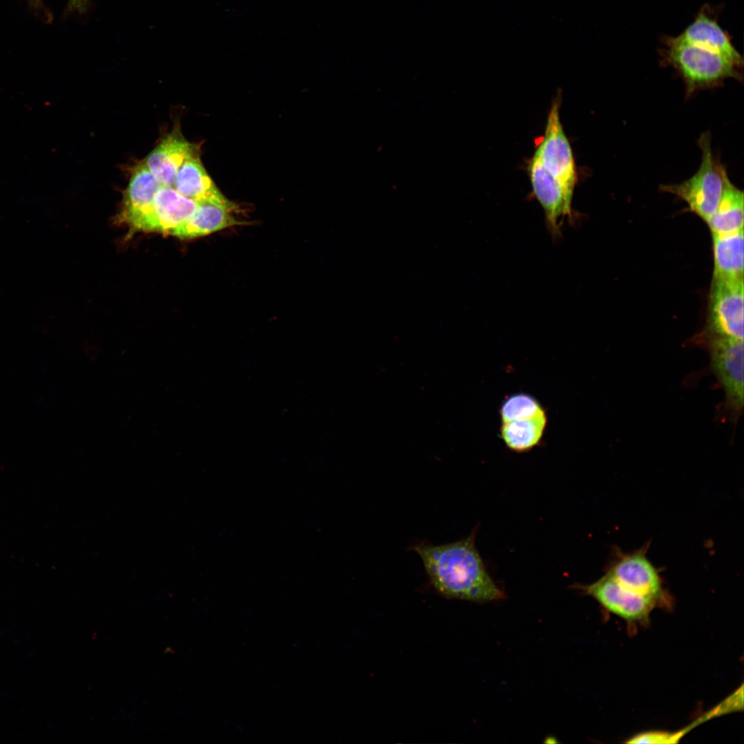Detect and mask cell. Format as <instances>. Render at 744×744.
Returning a JSON list of instances; mask_svg holds the SVG:
<instances>
[{"label": "cell", "mask_w": 744, "mask_h": 744, "mask_svg": "<svg viewBox=\"0 0 744 744\" xmlns=\"http://www.w3.org/2000/svg\"><path fill=\"white\" fill-rule=\"evenodd\" d=\"M475 533L452 543L413 546L433 588L442 596L477 603L502 599L503 591L486 570L475 545Z\"/></svg>", "instance_id": "cell-1"}, {"label": "cell", "mask_w": 744, "mask_h": 744, "mask_svg": "<svg viewBox=\"0 0 744 744\" xmlns=\"http://www.w3.org/2000/svg\"><path fill=\"white\" fill-rule=\"evenodd\" d=\"M661 41V64L678 73L688 97L697 91L721 85L727 79H743V67L716 52L679 41L674 37L665 35Z\"/></svg>", "instance_id": "cell-2"}, {"label": "cell", "mask_w": 744, "mask_h": 744, "mask_svg": "<svg viewBox=\"0 0 744 744\" xmlns=\"http://www.w3.org/2000/svg\"><path fill=\"white\" fill-rule=\"evenodd\" d=\"M699 145L701 161L696 172L681 183L661 185L660 189L683 200L690 210L707 222L720 202L727 172L714 156L710 132L701 135Z\"/></svg>", "instance_id": "cell-3"}, {"label": "cell", "mask_w": 744, "mask_h": 744, "mask_svg": "<svg viewBox=\"0 0 744 744\" xmlns=\"http://www.w3.org/2000/svg\"><path fill=\"white\" fill-rule=\"evenodd\" d=\"M706 344L712 371L725 395V410L736 420L743 409V340L716 335L699 336Z\"/></svg>", "instance_id": "cell-4"}, {"label": "cell", "mask_w": 744, "mask_h": 744, "mask_svg": "<svg viewBox=\"0 0 744 744\" xmlns=\"http://www.w3.org/2000/svg\"><path fill=\"white\" fill-rule=\"evenodd\" d=\"M648 546L630 552L616 550L606 572L630 590L670 608L672 601L659 570L647 556Z\"/></svg>", "instance_id": "cell-5"}, {"label": "cell", "mask_w": 744, "mask_h": 744, "mask_svg": "<svg viewBox=\"0 0 744 744\" xmlns=\"http://www.w3.org/2000/svg\"><path fill=\"white\" fill-rule=\"evenodd\" d=\"M200 204L183 196L174 187L161 185L149 207L128 225L138 231L177 237L194 217Z\"/></svg>", "instance_id": "cell-6"}, {"label": "cell", "mask_w": 744, "mask_h": 744, "mask_svg": "<svg viewBox=\"0 0 744 744\" xmlns=\"http://www.w3.org/2000/svg\"><path fill=\"white\" fill-rule=\"evenodd\" d=\"M560 99L552 103L544 135L534 156L565 188L574 193L577 171L572 149L564 130L559 114Z\"/></svg>", "instance_id": "cell-7"}, {"label": "cell", "mask_w": 744, "mask_h": 744, "mask_svg": "<svg viewBox=\"0 0 744 744\" xmlns=\"http://www.w3.org/2000/svg\"><path fill=\"white\" fill-rule=\"evenodd\" d=\"M701 335L743 340V280L712 278L707 324Z\"/></svg>", "instance_id": "cell-8"}, {"label": "cell", "mask_w": 744, "mask_h": 744, "mask_svg": "<svg viewBox=\"0 0 744 744\" xmlns=\"http://www.w3.org/2000/svg\"><path fill=\"white\" fill-rule=\"evenodd\" d=\"M577 587L606 611L629 624L648 623L650 613L657 607L654 601L630 590L606 572L596 581Z\"/></svg>", "instance_id": "cell-9"}, {"label": "cell", "mask_w": 744, "mask_h": 744, "mask_svg": "<svg viewBox=\"0 0 744 744\" xmlns=\"http://www.w3.org/2000/svg\"><path fill=\"white\" fill-rule=\"evenodd\" d=\"M527 169L533 192L544 211L547 226L557 236L560 220L572 216L573 192L565 188L534 156L529 160Z\"/></svg>", "instance_id": "cell-10"}, {"label": "cell", "mask_w": 744, "mask_h": 744, "mask_svg": "<svg viewBox=\"0 0 744 744\" xmlns=\"http://www.w3.org/2000/svg\"><path fill=\"white\" fill-rule=\"evenodd\" d=\"M721 6L705 4L694 20L678 36L679 41L698 45L716 52L736 65L743 67L742 56L734 46L731 37L719 23Z\"/></svg>", "instance_id": "cell-11"}, {"label": "cell", "mask_w": 744, "mask_h": 744, "mask_svg": "<svg viewBox=\"0 0 744 744\" xmlns=\"http://www.w3.org/2000/svg\"><path fill=\"white\" fill-rule=\"evenodd\" d=\"M197 152L175 128L149 154L143 162L161 185L174 187L178 171L183 162Z\"/></svg>", "instance_id": "cell-12"}, {"label": "cell", "mask_w": 744, "mask_h": 744, "mask_svg": "<svg viewBox=\"0 0 744 744\" xmlns=\"http://www.w3.org/2000/svg\"><path fill=\"white\" fill-rule=\"evenodd\" d=\"M174 187L183 196L198 203H233L216 186L197 152L183 162L178 171Z\"/></svg>", "instance_id": "cell-13"}, {"label": "cell", "mask_w": 744, "mask_h": 744, "mask_svg": "<svg viewBox=\"0 0 744 744\" xmlns=\"http://www.w3.org/2000/svg\"><path fill=\"white\" fill-rule=\"evenodd\" d=\"M237 209L238 207L234 203H200L196 213L180 230L177 238H198L228 227L242 225L245 223L237 220L232 214Z\"/></svg>", "instance_id": "cell-14"}, {"label": "cell", "mask_w": 744, "mask_h": 744, "mask_svg": "<svg viewBox=\"0 0 744 744\" xmlns=\"http://www.w3.org/2000/svg\"><path fill=\"white\" fill-rule=\"evenodd\" d=\"M161 184L143 162L134 167L124 194L121 218L127 225L150 205Z\"/></svg>", "instance_id": "cell-15"}, {"label": "cell", "mask_w": 744, "mask_h": 744, "mask_svg": "<svg viewBox=\"0 0 744 744\" xmlns=\"http://www.w3.org/2000/svg\"><path fill=\"white\" fill-rule=\"evenodd\" d=\"M743 228L728 234H712L713 278L743 280Z\"/></svg>", "instance_id": "cell-16"}, {"label": "cell", "mask_w": 744, "mask_h": 744, "mask_svg": "<svg viewBox=\"0 0 744 744\" xmlns=\"http://www.w3.org/2000/svg\"><path fill=\"white\" fill-rule=\"evenodd\" d=\"M743 192L731 182L726 173L720 202L706 222L712 234H728L743 228Z\"/></svg>", "instance_id": "cell-17"}, {"label": "cell", "mask_w": 744, "mask_h": 744, "mask_svg": "<svg viewBox=\"0 0 744 744\" xmlns=\"http://www.w3.org/2000/svg\"><path fill=\"white\" fill-rule=\"evenodd\" d=\"M547 424L545 410L526 419L502 422L501 437L506 446L515 452H525L540 442Z\"/></svg>", "instance_id": "cell-18"}, {"label": "cell", "mask_w": 744, "mask_h": 744, "mask_svg": "<svg viewBox=\"0 0 744 744\" xmlns=\"http://www.w3.org/2000/svg\"><path fill=\"white\" fill-rule=\"evenodd\" d=\"M544 410L533 396L519 393L508 397L502 404L500 415L502 422L531 417Z\"/></svg>", "instance_id": "cell-19"}, {"label": "cell", "mask_w": 744, "mask_h": 744, "mask_svg": "<svg viewBox=\"0 0 744 744\" xmlns=\"http://www.w3.org/2000/svg\"><path fill=\"white\" fill-rule=\"evenodd\" d=\"M689 727L676 732L649 731L637 734L626 741L628 743H677L687 733Z\"/></svg>", "instance_id": "cell-20"}, {"label": "cell", "mask_w": 744, "mask_h": 744, "mask_svg": "<svg viewBox=\"0 0 744 744\" xmlns=\"http://www.w3.org/2000/svg\"><path fill=\"white\" fill-rule=\"evenodd\" d=\"M87 2V0H70L71 7L79 10H83Z\"/></svg>", "instance_id": "cell-21"}, {"label": "cell", "mask_w": 744, "mask_h": 744, "mask_svg": "<svg viewBox=\"0 0 744 744\" xmlns=\"http://www.w3.org/2000/svg\"><path fill=\"white\" fill-rule=\"evenodd\" d=\"M29 1H31L32 3L38 4L40 2L41 0H29Z\"/></svg>", "instance_id": "cell-22"}]
</instances>
